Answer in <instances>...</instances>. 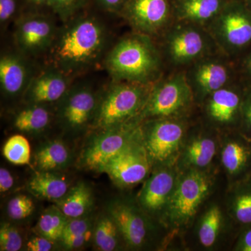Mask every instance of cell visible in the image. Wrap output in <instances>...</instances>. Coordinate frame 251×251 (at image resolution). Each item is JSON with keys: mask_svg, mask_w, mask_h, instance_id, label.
I'll list each match as a JSON object with an SVG mask.
<instances>
[{"mask_svg": "<svg viewBox=\"0 0 251 251\" xmlns=\"http://www.w3.org/2000/svg\"><path fill=\"white\" fill-rule=\"evenodd\" d=\"M114 44L108 25L89 6L64 23H60L47 57L50 64L71 76L79 78L103 67Z\"/></svg>", "mask_w": 251, "mask_h": 251, "instance_id": "cell-1", "label": "cell"}, {"mask_svg": "<svg viewBox=\"0 0 251 251\" xmlns=\"http://www.w3.org/2000/svg\"><path fill=\"white\" fill-rule=\"evenodd\" d=\"M159 54L146 34L135 32L114 42L103 63L112 80L150 85L160 70Z\"/></svg>", "mask_w": 251, "mask_h": 251, "instance_id": "cell-2", "label": "cell"}, {"mask_svg": "<svg viewBox=\"0 0 251 251\" xmlns=\"http://www.w3.org/2000/svg\"><path fill=\"white\" fill-rule=\"evenodd\" d=\"M150 85L112 80L100 93L94 126L102 130L120 126L146 104Z\"/></svg>", "mask_w": 251, "mask_h": 251, "instance_id": "cell-3", "label": "cell"}, {"mask_svg": "<svg viewBox=\"0 0 251 251\" xmlns=\"http://www.w3.org/2000/svg\"><path fill=\"white\" fill-rule=\"evenodd\" d=\"M59 22L52 13L23 14L11 27L13 46L43 64L53 44Z\"/></svg>", "mask_w": 251, "mask_h": 251, "instance_id": "cell-4", "label": "cell"}, {"mask_svg": "<svg viewBox=\"0 0 251 251\" xmlns=\"http://www.w3.org/2000/svg\"><path fill=\"white\" fill-rule=\"evenodd\" d=\"M81 77L74 81L58 103L59 118L72 129H81L91 122L94 125L101 93L86 80H81Z\"/></svg>", "mask_w": 251, "mask_h": 251, "instance_id": "cell-5", "label": "cell"}, {"mask_svg": "<svg viewBox=\"0 0 251 251\" xmlns=\"http://www.w3.org/2000/svg\"><path fill=\"white\" fill-rule=\"evenodd\" d=\"M42 63L29 58L14 46L1 51L0 56V88L4 97L23 99L33 77Z\"/></svg>", "mask_w": 251, "mask_h": 251, "instance_id": "cell-6", "label": "cell"}, {"mask_svg": "<svg viewBox=\"0 0 251 251\" xmlns=\"http://www.w3.org/2000/svg\"><path fill=\"white\" fill-rule=\"evenodd\" d=\"M76 79L54 66L42 64L26 91L23 102L46 105L58 103Z\"/></svg>", "mask_w": 251, "mask_h": 251, "instance_id": "cell-7", "label": "cell"}, {"mask_svg": "<svg viewBox=\"0 0 251 251\" xmlns=\"http://www.w3.org/2000/svg\"><path fill=\"white\" fill-rule=\"evenodd\" d=\"M170 13L169 0H126L120 16L136 32L150 36L166 25Z\"/></svg>", "mask_w": 251, "mask_h": 251, "instance_id": "cell-8", "label": "cell"}, {"mask_svg": "<svg viewBox=\"0 0 251 251\" xmlns=\"http://www.w3.org/2000/svg\"><path fill=\"white\" fill-rule=\"evenodd\" d=\"M189 97V87L184 75H175L152 90L145 105V115L169 116L184 107Z\"/></svg>", "mask_w": 251, "mask_h": 251, "instance_id": "cell-9", "label": "cell"}, {"mask_svg": "<svg viewBox=\"0 0 251 251\" xmlns=\"http://www.w3.org/2000/svg\"><path fill=\"white\" fill-rule=\"evenodd\" d=\"M148 171V161L143 149L128 144L101 171L106 173L117 184L127 186L141 181Z\"/></svg>", "mask_w": 251, "mask_h": 251, "instance_id": "cell-10", "label": "cell"}, {"mask_svg": "<svg viewBox=\"0 0 251 251\" xmlns=\"http://www.w3.org/2000/svg\"><path fill=\"white\" fill-rule=\"evenodd\" d=\"M209 190L207 180L193 173L180 183L170 202V210L175 219L186 221L192 217Z\"/></svg>", "mask_w": 251, "mask_h": 251, "instance_id": "cell-11", "label": "cell"}, {"mask_svg": "<svg viewBox=\"0 0 251 251\" xmlns=\"http://www.w3.org/2000/svg\"><path fill=\"white\" fill-rule=\"evenodd\" d=\"M84 154L86 166L91 169L102 171L103 167L129 144V137L121 126L104 130Z\"/></svg>", "mask_w": 251, "mask_h": 251, "instance_id": "cell-12", "label": "cell"}, {"mask_svg": "<svg viewBox=\"0 0 251 251\" xmlns=\"http://www.w3.org/2000/svg\"><path fill=\"white\" fill-rule=\"evenodd\" d=\"M217 31L227 46L242 47L251 41V19L240 6L227 4L217 16Z\"/></svg>", "mask_w": 251, "mask_h": 251, "instance_id": "cell-13", "label": "cell"}, {"mask_svg": "<svg viewBox=\"0 0 251 251\" xmlns=\"http://www.w3.org/2000/svg\"><path fill=\"white\" fill-rule=\"evenodd\" d=\"M183 136L179 124L169 121L153 124L148 133V150L157 161H166L176 151Z\"/></svg>", "mask_w": 251, "mask_h": 251, "instance_id": "cell-14", "label": "cell"}, {"mask_svg": "<svg viewBox=\"0 0 251 251\" xmlns=\"http://www.w3.org/2000/svg\"><path fill=\"white\" fill-rule=\"evenodd\" d=\"M207 46L205 37L192 27L180 28L170 35L167 49L172 59L176 63L194 60L204 53Z\"/></svg>", "mask_w": 251, "mask_h": 251, "instance_id": "cell-15", "label": "cell"}, {"mask_svg": "<svg viewBox=\"0 0 251 251\" xmlns=\"http://www.w3.org/2000/svg\"><path fill=\"white\" fill-rule=\"evenodd\" d=\"M109 214L126 242L133 247L143 244L146 236L145 222L131 208L125 204H115L109 208Z\"/></svg>", "mask_w": 251, "mask_h": 251, "instance_id": "cell-16", "label": "cell"}, {"mask_svg": "<svg viewBox=\"0 0 251 251\" xmlns=\"http://www.w3.org/2000/svg\"><path fill=\"white\" fill-rule=\"evenodd\" d=\"M225 6L224 0H176L175 9L180 19L204 22L217 17Z\"/></svg>", "mask_w": 251, "mask_h": 251, "instance_id": "cell-17", "label": "cell"}, {"mask_svg": "<svg viewBox=\"0 0 251 251\" xmlns=\"http://www.w3.org/2000/svg\"><path fill=\"white\" fill-rule=\"evenodd\" d=\"M14 115L13 125L21 131L34 133L42 131L49 126L52 119L49 105L27 103Z\"/></svg>", "mask_w": 251, "mask_h": 251, "instance_id": "cell-18", "label": "cell"}, {"mask_svg": "<svg viewBox=\"0 0 251 251\" xmlns=\"http://www.w3.org/2000/svg\"><path fill=\"white\" fill-rule=\"evenodd\" d=\"M174 185L173 175L167 172H160L153 175L141 193L142 204L147 209L156 210L166 202Z\"/></svg>", "mask_w": 251, "mask_h": 251, "instance_id": "cell-19", "label": "cell"}, {"mask_svg": "<svg viewBox=\"0 0 251 251\" xmlns=\"http://www.w3.org/2000/svg\"><path fill=\"white\" fill-rule=\"evenodd\" d=\"M57 203L67 218L76 219L87 213L93 204L92 191L84 183H79Z\"/></svg>", "mask_w": 251, "mask_h": 251, "instance_id": "cell-20", "label": "cell"}, {"mask_svg": "<svg viewBox=\"0 0 251 251\" xmlns=\"http://www.w3.org/2000/svg\"><path fill=\"white\" fill-rule=\"evenodd\" d=\"M28 188L37 197L58 201L67 194L68 184L64 178L48 172H41L31 178Z\"/></svg>", "mask_w": 251, "mask_h": 251, "instance_id": "cell-21", "label": "cell"}, {"mask_svg": "<svg viewBox=\"0 0 251 251\" xmlns=\"http://www.w3.org/2000/svg\"><path fill=\"white\" fill-rule=\"evenodd\" d=\"M227 68L216 62H203L194 73V81L203 93H214L228 80Z\"/></svg>", "mask_w": 251, "mask_h": 251, "instance_id": "cell-22", "label": "cell"}, {"mask_svg": "<svg viewBox=\"0 0 251 251\" xmlns=\"http://www.w3.org/2000/svg\"><path fill=\"white\" fill-rule=\"evenodd\" d=\"M239 103L237 94L221 88L212 93L209 105V113L216 121L229 122L233 117Z\"/></svg>", "mask_w": 251, "mask_h": 251, "instance_id": "cell-23", "label": "cell"}, {"mask_svg": "<svg viewBox=\"0 0 251 251\" xmlns=\"http://www.w3.org/2000/svg\"><path fill=\"white\" fill-rule=\"evenodd\" d=\"M69 155L64 144L54 141L47 144L38 151L35 161L38 167L44 171L58 169L67 164Z\"/></svg>", "mask_w": 251, "mask_h": 251, "instance_id": "cell-24", "label": "cell"}, {"mask_svg": "<svg viewBox=\"0 0 251 251\" xmlns=\"http://www.w3.org/2000/svg\"><path fill=\"white\" fill-rule=\"evenodd\" d=\"M67 218L57 206H51L39 220L37 228L39 233L52 242L61 239L68 222Z\"/></svg>", "mask_w": 251, "mask_h": 251, "instance_id": "cell-25", "label": "cell"}, {"mask_svg": "<svg viewBox=\"0 0 251 251\" xmlns=\"http://www.w3.org/2000/svg\"><path fill=\"white\" fill-rule=\"evenodd\" d=\"M116 224L111 216H103L99 219L94 231V240L99 250L112 251L115 250L117 244Z\"/></svg>", "mask_w": 251, "mask_h": 251, "instance_id": "cell-26", "label": "cell"}, {"mask_svg": "<svg viewBox=\"0 0 251 251\" xmlns=\"http://www.w3.org/2000/svg\"><path fill=\"white\" fill-rule=\"evenodd\" d=\"M4 156L16 165H27L30 161L31 150L29 142L21 135H15L7 140L3 149Z\"/></svg>", "mask_w": 251, "mask_h": 251, "instance_id": "cell-27", "label": "cell"}, {"mask_svg": "<svg viewBox=\"0 0 251 251\" xmlns=\"http://www.w3.org/2000/svg\"><path fill=\"white\" fill-rule=\"evenodd\" d=\"M221 212L217 206L211 208L203 218L199 237L204 247H210L215 243L221 224Z\"/></svg>", "mask_w": 251, "mask_h": 251, "instance_id": "cell-28", "label": "cell"}, {"mask_svg": "<svg viewBox=\"0 0 251 251\" xmlns=\"http://www.w3.org/2000/svg\"><path fill=\"white\" fill-rule=\"evenodd\" d=\"M91 0H49L50 11L64 23L90 6Z\"/></svg>", "mask_w": 251, "mask_h": 251, "instance_id": "cell-29", "label": "cell"}, {"mask_svg": "<svg viewBox=\"0 0 251 251\" xmlns=\"http://www.w3.org/2000/svg\"><path fill=\"white\" fill-rule=\"evenodd\" d=\"M216 152V145L211 139L203 138L191 144L187 150L188 160L199 167L207 166Z\"/></svg>", "mask_w": 251, "mask_h": 251, "instance_id": "cell-30", "label": "cell"}, {"mask_svg": "<svg viewBox=\"0 0 251 251\" xmlns=\"http://www.w3.org/2000/svg\"><path fill=\"white\" fill-rule=\"evenodd\" d=\"M23 14L21 0H0V31L4 35Z\"/></svg>", "mask_w": 251, "mask_h": 251, "instance_id": "cell-31", "label": "cell"}, {"mask_svg": "<svg viewBox=\"0 0 251 251\" xmlns=\"http://www.w3.org/2000/svg\"><path fill=\"white\" fill-rule=\"evenodd\" d=\"M247 159V152L242 145L236 143L227 144L222 154L224 166L230 173H234L244 166Z\"/></svg>", "mask_w": 251, "mask_h": 251, "instance_id": "cell-32", "label": "cell"}, {"mask_svg": "<svg viewBox=\"0 0 251 251\" xmlns=\"http://www.w3.org/2000/svg\"><path fill=\"white\" fill-rule=\"evenodd\" d=\"M34 210V203L26 196L20 195L8 203L7 212L9 217L14 220H22L30 216Z\"/></svg>", "mask_w": 251, "mask_h": 251, "instance_id": "cell-33", "label": "cell"}, {"mask_svg": "<svg viewBox=\"0 0 251 251\" xmlns=\"http://www.w3.org/2000/svg\"><path fill=\"white\" fill-rule=\"evenodd\" d=\"M23 245L22 237L17 229L11 225H1L0 229V250L18 251Z\"/></svg>", "mask_w": 251, "mask_h": 251, "instance_id": "cell-34", "label": "cell"}, {"mask_svg": "<svg viewBox=\"0 0 251 251\" xmlns=\"http://www.w3.org/2000/svg\"><path fill=\"white\" fill-rule=\"evenodd\" d=\"M235 213L240 222L244 224L251 223V195H244L238 198Z\"/></svg>", "mask_w": 251, "mask_h": 251, "instance_id": "cell-35", "label": "cell"}, {"mask_svg": "<svg viewBox=\"0 0 251 251\" xmlns=\"http://www.w3.org/2000/svg\"><path fill=\"white\" fill-rule=\"evenodd\" d=\"M90 222L87 219L76 218V219H73L72 221H68L61 239L85 233L90 230Z\"/></svg>", "mask_w": 251, "mask_h": 251, "instance_id": "cell-36", "label": "cell"}, {"mask_svg": "<svg viewBox=\"0 0 251 251\" xmlns=\"http://www.w3.org/2000/svg\"><path fill=\"white\" fill-rule=\"evenodd\" d=\"M97 7L107 14L120 16L126 0H91Z\"/></svg>", "mask_w": 251, "mask_h": 251, "instance_id": "cell-37", "label": "cell"}, {"mask_svg": "<svg viewBox=\"0 0 251 251\" xmlns=\"http://www.w3.org/2000/svg\"><path fill=\"white\" fill-rule=\"evenodd\" d=\"M23 14L27 13H51L49 0H21Z\"/></svg>", "mask_w": 251, "mask_h": 251, "instance_id": "cell-38", "label": "cell"}, {"mask_svg": "<svg viewBox=\"0 0 251 251\" xmlns=\"http://www.w3.org/2000/svg\"><path fill=\"white\" fill-rule=\"evenodd\" d=\"M92 233L89 230L85 233L77 234V235L70 236L65 238H62L63 244L68 249H77L85 245L86 243L90 240Z\"/></svg>", "mask_w": 251, "mask_h": 251, "instance_id": "cell-39", "label": "cell"}, {"mask_svg": "<svg viewBox=\"0 0 251 251\" xmlns=\"http://www.w3.org/2000/svg\"><path fill=\"white\" fill-rule=\"evenodd\" d=\"M52 242L44 237H34L27 243V250L31 251H49L52 249Z\"/></svg>", "mask_w": 251, "mask_h": 251, "instance_id": "cell-40", "label": "cell"}, {"mask_svg": "<svg viewBox=\"0 0 251 251\" xmlns=\"http://www.w3.org/2000/svg\"><path fill=\"white\" fill-rule=\"evenodd\" d=\"M14 179L11 173L6 168L0 169V192L9 191L14 186Z\"/></svg>", "mask_w": 251, "mask_h": 251, "instance_id": "cell-41", "label": "cell"}, {"mask_svg": "<svg viewBox=\"0 0 251 251\" xmlns=\"http://www.w3.org/2000/svg\"><path fill=\"white\" fill-rule=\"evenodd\" d=\"M242 250L251 251V230L246 234L243 241Z\"/></svg>", "mask_w": 251, "mask_h": 251, "instance_id": "cell-42", "label": "cell"}, {"mask_svg": "<svg viewBox=\"0 0 251 251\" xmlns=\"http://www.w3.org/2000/svg\"><path fill=\"white\" fill-rule=\"evenodd\" d=\"M247 116L251 125V103L250 104V105H249V108H248Z\"/></svg>", "mask_w": 251, "mask_h": 251, "instance_id": "cell-43", "label": "cell"}, {"mask_svg": "<svg viewBox=\"0 0 251 251\" xmlns=\"http://www.w3.org/2000/svg\"><path fill=\"white\" fill-rule=\"evenodd\" d=\"M249 68H250V70L251 71V59L250 62H249Z\"/></svg>", "mask_w": 251, "mask_h": 251, "instance_id": "cell-44", "label": "cell"}]
</instances>
